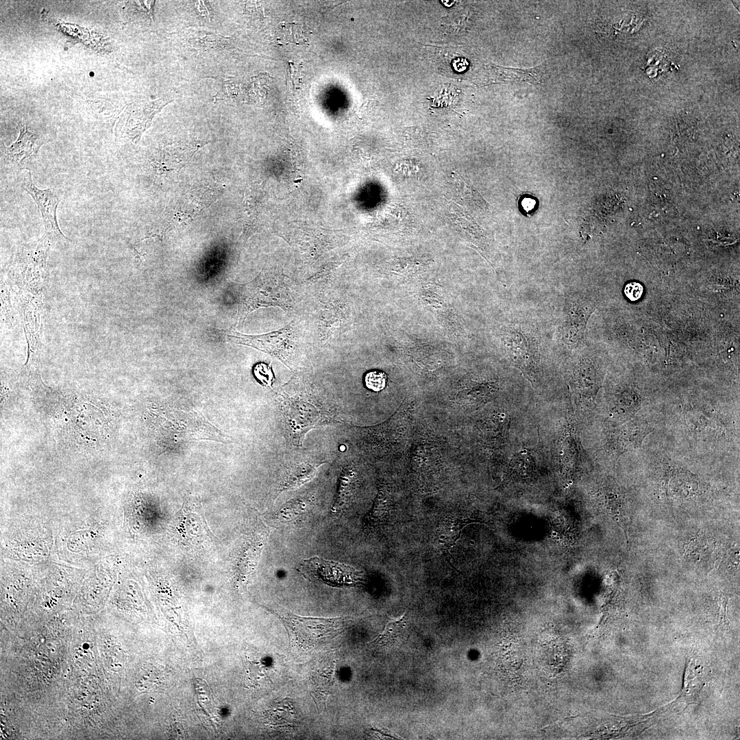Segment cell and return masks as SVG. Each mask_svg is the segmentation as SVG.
Segmentation results:
<instances>
[{"mask_svg":"<svg viewBox=\"0 0 740 740\" xmlns=\"http://www.w3.org/2000/svg\"><path fill=\"white\" fill-rule=\"evenodd\" d=\"M272 611L284 625L291 643L299 649L308 650L320 645L338 635L343 629L341 617H304L278 605Z\"/></svg>","mask_w":740,"mask_h":740,"instance_id":"cell-1","label":"cell"},{"mask_svg":"<svg viewBox=\"0 0 740 740\" xmlns=\"http://www.w3.org/2000/svg\"><path fill=\"white\" fill-rule=\"evenodd\" d=\"M503 340L510 360L530 382H535L540 354L534 329L525 323L508 325L504 330Z\"/></svg>","mask_w":740,"mask_h":740,"instance_id":"cell-2","label":"cell"},{"mask_svg":"<svg viewBox=\"0 0 740 740\" xmlns=\"http://www.w3.org/2000/svg\"><path fill=\"white\" fill-rule=\"evenodd\" d=\"M297 570L310 581L319 580L333 587L352 586L360 583L362 574L341 563L312 556L302 560Z\"/></svg>","mask_w":740,"mask_h":740,"instance_id":"cell-3","label":"cell"},{"mask_svg":"<svg viewBox=\"0 0 740 740\" xmlns=\"http://www.w3.org/2000/svg\"><path fill=\"white\" fill-rule=\"evenodd\" d=\"M593 309V304L583 297L571 294L565 298L560 334L561 340L569 348L576 347L583 338Z\"/></svg>","mask_w":740,"mask_h":740,"instance_id":"cell-4","label":"cell"},{"mask_svg":"<svg viewBox=\"0 0 740 740\" xmlns=\"http://www.w3.org/2000/svg\"><path fill=\"white\" fill-rule=\"evenodd\" d=\"M18 126L19 135L17 140L9 147L3 145L2 149L3 168L10 171L27 169L26 166L36 156L44 143L41 137L25 124L19 122Z\"/></svg>","mask_w":740,"mask_h":740,"instance_id":"cell-5","label":"cell"},{"mask_svg":"<svg viewBox=\"0 0 740 740\" xmlns=\"http://www.w3.org/2000/svg\"><path fill=\"white\" fill-rule=\"evenodd\" d=\"M22 187L30 195L38 206L45 226V236L49 239L68 240L61 232L57 219V208L60 201L58 194L50 188L41 189L37 187L33 182L29 169H27V175Z\"/></svg>","mask_w":740,"mask_h":740,"instance_id":"cell-6","label":"cell"},{"mask_svg":"<svg viewBox=\"0 0 740 740\" xmlns=\"http://www.w3.org/2000/svg\"><path fill=\"white\" fill-rule=\"evenodd\" d=\"M293 323L280 330L264 334L246 335L234 331L233 334H228L227 337L234 343L252 347L284 361L291 348Z\"/></svg>","mask_w":740,"mask_h":740,"instance_id":"cell-7","label":"cell"},{"mask_svg":"<svg viewBox=\"0 0 740 740\" xmlns=\"http://www.w3.org/2000/svg\"><path fill=\"white\" fill-rule=\"evenodd\" d=\"M334 667V660L324 656L307 663L304 667L307 671L306 680L308 689L319 705L325 704L333 686Z\"/></svg>","mask_w":740,"mask_h":740,"instance_id":"cell-8","label":"cell"},{"mask_svg":"<svg viewBox=\"0 0 740 740\" xmlns=\"http://www.w3.org/2000/svg\"><path fill=\"white\" fill-rule=\"evenodd\" d=\"M478 522L481 521L463 515H445L440 521L436 532L435 543L437 548L447 560L450 557L449 552L459 539L464 527L469 523Z\"/></svg>","mask_w":740,"mask_h":740,"instance_id":"cell-9","label":"cell"},{"mask_svg":"<svg viewBox=\"0 0 740 740\" xmlns=\"http://www.w3.org/2000/svg\"><path fill=\"white\" fill-rule=\"evenodd\" d=\"M570 384L575 393L580 396H593L595 394L598 388V378L591 360L583 358L574 366Z\"/></svg>","mask_w":740,"mask_h":740,"instance_id":"cell-10","label":"cell"},{"mask_svg":"<svg viewBox=\"0 0 740 740\" xmlns=\"http://www.w3.org/2000/svg\"><path fill=\"white\" fill-rule=\"evenodd\" d=\"M293 406L291 408H288V412L286 415L289 422L288 426L291 427L294 432L300 437L303 434L302 432L307 430L312 425L318 421L319 413L316 408L310 404L305 402L300 401L294 402L291 404Z\"/></svg>","mask_w":740,"mask_h":740,"instance_id":"cell-11","label":"cell"},{"mask_svg":"<svg viewBox=\"0 0 740 740\" xmlns=\"http://www.w3.org/2000/svg\"><path fill=\"white\" fill-rule=\"evenodd\" d=\"M491 69V73L495 76L493 78L494 82H528L539 84L543 74V65L526 69L495 66Z\"/></svg>","mask_w":740,"mask_h":740,"instance_id":"cell-12","label":"cell"},{"mask_svg":"<svg viewBox=\"0 0 740 740\" xmlns=\"http://www.w3.org/2000/svg\"><path fill=\"white\" fill-rule=\"evenodd\" d=\"M408 621L407 613L398 619H390L382 632L371 644L376 646H386L395 644L404 635Z\"/></svg>","mask_w":740,"mask_h":740,"instance_id":"cell-13","label":"cell"},{"mask_svg":"<svg viewBox=\"0 0 740 740\" xmlns=\"http://www.w3.org/2000/svg\"><path fill=\"white\" fill-rule=\"evenodd\" d=\"M317 464L301 463L293 467L283 481L281 490L286 491L301 486L310 480L315 474Z\"/></svg>","mask_w":740,"mask_h":740,"instance_id":"cell-14","label":"cell"},{"mask_svg":"<svg viewBox=\"0 0 740 740\" xmlns=\"http://www.w3.org/2000/svg\"><path fill=\"white\" fill-rule=\"evenodd\" d=\"M308 501L297 500L289 502L283 506L281 517L284 521H293L299 517L307 508Z\"/></svg>","mask_w":740,"mask_h":740,"instance_id":"cell-15","label":"cell"},{"mask_svg":"<svg viewBox=\"0 0 740 740\" xmlns=\"http://www.w3.org/2000/svg\"><path fill=\"white\" fill-rule=\"evenodd\" d=\"M366 386L374 391H380L386 386V375L380 371L368 372L365 377Z\"/></svg>","mask_w":740,"mask_h":740,"instance_id":"cell-16","label":"cell"},{"mask_svg":"<svg viewBox=\"0 0 740 740\" xmlns=\"http://www.w3.org/2000/svg\"><path fill=\"white\" fill-rule=\"evenodd\" d=\"M254 374L262 384L271 386L274 375L270 366L262 362L258 363L254 368Z\"/></svg>","mask_w":740,"mask_h":740,"instance_id":"cell-17","label":"cell"},{"mask_svg":"<svg viewBox=\"0 0 740 740\" xmlns=\"http://www.w3.org/2000/svg\"><path fill=\"white\" fill-rule=\"evenodd\" d=\"M643 288L638 282H630L626 285L624 293L626 297L631 301H637L641 298Z\"/></svg>","mask_w":740,"mask_h":740,"instance_id":"cell-18","label":"cell"},{"mask_svg":"<svg viewBox=\"0 0 740 740\" xmlns=\"http://www.w3.org/2000/svg\"><path fill=\"white\" fill-rule=\"evenodd\" d=\"M171 737L173 739H184L185 738V731L182 726L180 723H175L170 731Z\"/></svg>","mask_w":740,"mask_h":740,"instance_id":"cell-19","label":"cell"}]
</instances>
